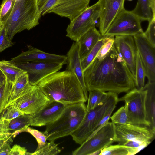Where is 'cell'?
<instances>
[{"label": "cell", "instance_id": "83f0119b", "mask_svg": "<svg viewBox=\"0 0 155 155\" xmlns=\"http://www.w3.org/2000/svg\"><path fill=\"white\" fill-rule=\"evenodd\" d=\"M61 150L58 146V144L54 143V141L47 142L43 146L36 149L33 153L27 152V155H56L59 154Z\"/></svg>", "mask_w": 155, "mask_h": 155}, {"label": "cell", "instance_id": "60d3db41", "mask_svg": "<svg viewBox=\"0 0 155 155\" xmlns=\"http://www.w3.org/2000/svg\"><path fill=\"white\" fill-rule=\"evenodd\" d=\"M151 142L138 140H129L125 142L123 145L131 148H136L141 147H146L151 143Z\"/></svg>", "mask_w": 155, "mask_h": 155}, {"label": "cell", "instance_id": "ba28073f", "mask_svg": "<svg viewBox=\"0 0 155 155\" xmlns=\"http://www.w3.org/2000/svg\"><path fill=\"white\" fill-rule=\"evenodd\" d=\"M114 124L107 122L72 153L73 155H90L111 145L115 137Z\"/></svg>", "mask_w": 155, "mask_h": 155}, {"label": "cell", "instance_id": "7bdbcfd3", "mask_svg": "<svg viewBox=\"0 0 155 155\" xmlns=\"http://www.w3.org/2000/svg\"><path fill=\"white\" fill-rule=\"evenodd\" d=\"M11 148L8 142L0 149V155H9Z\"/></svg>", "mask_w": 155, "mask_h": 155}, {"label": "cell", "instance_id": "6da1fadb", "mask_svg": "<svg viewBox=\"0 0 155 155\" xmlns=\"http://www.w3.org/2000/svg\"><path fill=\"white\" fill-rule=\"evenodd\" d=\"M83 74L87 91L97 90L118 94L135 87L134 78L114 44L103 59L95 57Z\"/></svg>", "mask_w": 155, "mask_h": 155}, {"label": "cell", "instance_id": "d4e9b609", "mask_svg": "<svg viewBox=\"0 0 155 155\" xmlns=\"http://www.w3.org/2000/svg\"><path fill=\"white\" fill-rule=\"evenodd\" d=\"M29 85L27 72L21 74L12 86L10 97L5 108L17 98Z\"/></svg>", "mask_w": 155, "mask_h": 155}, {"label": "cell", "instance_id": "b9f144b4", "mask_svg": "<svg viewBox=\"0 0 155 155\" xmlns=\"http://www.w3.org/2000/svg\"><path fill=\"white\" fill-rule=\"evenodd\" d=\"M27 153V150L25 147L15 144L11 148L9 155H26Z\"/></svg>", "mask_w": 155, "mask_h": 155}, {"label": "cell", "instance_id": "d590c367", "mask_svg": "<svg viewBox=\"0 0 155 155\" xmlns=\"http://www.w3.org/2000/svg\"><path fill=\"white\" fill-rule=\"evenodd\" d=\"M25 132L29 133L36 139L38 143L37 149L40 148L47 142L46 136L44 131L41 132L28 127Z\"/></svg>", "mask_w": 155, "mask_h": 155}, {"label": "cell", "instance_id": "f546056e", "mask_svg": "<svg viewBox=\"0 0 155 155\" xmlns=\"http://www.w3.org/2000/svg\"><path fill=\"white\" fill-rule=\"evenodd\" d=\"M12 86V84L6 79L5 82L0 86V115L8 101Z\"/></svg>", "mask_w": 155, "mask_h": 155}, {"label": "cell", "instance_id": "9a60e30c", "mask_svg": "<svg viewBox=\"0 0 155 155\" xmlns=\"http://www.w3.org/2000/svg\"><path fill=\"white\" fill-rule=\"evenodd\" d=\"M28 50L11 59L14 63L27 62H43L58 63L63 65L67 63L66 56L49 53L44 52L31 45H28Z\"/></svg>", "mask_w": 155, "mask_h": 155}, {"label": "cell", "instance_id": "4dcf8cb0", "mask_svg": "<svg viewBox=\"0 0 155 155\" xmlns=\"http://www.w3.org/2000/svg\"><path fill=\"white\" fill-rule=\"evenodd\" d=\"M128 147L118 144L110 145L102 149L100 155H128Z\"/></svg>", "mask_w": 155, "mask_h": 155}, {"label": "cell", "instance_id": "44dd1931", "mask_svg": "<svg viewBox=\"0 0 155 155\" xmlns=\"http://www.w3.org/2000/svg\"><path fill=\"white\" fill-rule=\"evenodd\" d=\"M144 87L147 90L145 107L147 120L149 127L155 134V81H148Z\"/></svg>", "mask_w": 155, "mask_h": 155}, {"label": "cell", "instance_id": "7c38bea8", "mask_svg": "<svg viewBox=\"0 0 155 155\" xmlns=\"http://www.w3.org/2000/svg\"><path fill=\"white\" fill-rule=\"evenodd\" d=\"M114 142L123 145L129 140H138L151 141L155 137L154 134L147 127L127 124H114Z\"/></svg>", "mask_w": 155, "mask_h": 155}, {"label": "cell", "instance_id": "681fc988", "mask_svg": "<svg viewBox=\"0 0 155 155\" xmlns=\"http://www.w3.org/2000/svg\"></svg>", "mask_w": 155, "mask_h": 155}, {"label": "cell", "instance_id": "8d00e7d4", "mask_svg": "<svg viewBox=\"0 0 155 155\" xmlns=\"http://www.w3.org/2000/svg\"><path fill=\"white\" fill-rule=\"evenodd\" d=\"M60 0H38V5L41 15L48 13L49 11L55 6Z\"/></svg>", "mask_w": 155, "mask_h": 155}, {"label": "cell", "instance_id": "7a4b0ae2", "mask_svg": "<svg viewBox=\"0 0 155 155\" xmlns=\"http://www.w3.org/2000/svg\"><path fill=\"white\" fill-rule=\"evenodd\" d=\"M50 101L67 105L87 101L82 87L75 75L65 70L48 76L37 84Z\"/></svg>", "mask_w": 155, "mask_h": 155}, {"label": "cell", "instance_id": "3957f363", "mask_svg": "<svg viewBox=\"0 0 155 155\" xmlns=\"http://www.w3.org/2000/svg\"><path fill=\"white\" fill-rule=\"evenodd\" d=\"M41 16L38 0H15L11 13L4 25L9 39L12 41L16 34L38 25Z\"/></svg>", "mask_w": 155, "mask_h": 155}, {"label": "cell", "instance_id": "d6a6232c", "mask_svg": "<svg viewBox=\"0 0 155 155\" xmlns=\"http://www.w3.org/2000/svg\"><path fill=\"white\" fill-rule=\"evenodd\" d=\"M104 42L96 57L98 60L104 58L109 53L114 42V37L104 36Z\"/></svg>", "mask_w": 155, "mask_h": 155}, {"label": "cell", "instance_id": "8fae6325", "mask_svg": "<svg viewBox=\"0 0 155 155\" xmlns=\"http://www.w3.org/2000/svg\"><path fill=\"white\" fill-rule=\"evenodd\" d=\"M145 73L150 82L155 81V46L146 38L143 32L133 36Z\"/></svg>", "mask_w": 155, "mask_h": 155}, {"label": "cell", "instance_id": "8992f818", "mask_svg": "<svg viewBox=\"0 0 155 155\" xmlns=\"http://www.w3.org/2000/svg\"><path fill=\"white\" fill-rule=\"evenodd\" d=\"M147 92L144 87L141 89L135 87L119 98V102H125L128 124L149 128L150 124L147 120L145 107Z\"/></svg>", "mask_w": 155, "mask_h": 155}, {"label": "cell", "instance_id": "ab89813d", "mask_svg": "<svg viewBox=\"0 0 155 155\" xmlns=\"http://www.w3.org/2000/svg\"><path fill=\"white\" fill-rule=\"evenodd\" d=\"M10 121L0 117V140L10 138L8 127Z\"/></svg>", "mask_w": 155, "mask_h": 155}, {"label": "cell", "instance_id": "30bf717a", "mask_svg": "<svg viewBox=\"0 0 155 155\" xmlns=\"http://www.w3.org/2000/svg\"><path fill=\"white\" fill-rule=\"evenodd\" d=\"M100 8L97 2L88 7L72 21H70L66 31V36L75 42L91 28L95 25L99 18Z\"/></svg>", "mask_w": 155, "mask_h": 155}, {"label": "cell", "instance_id": "603a6c76", "mask_svg": "<svg viewBox=\"0 0 155 155\" xmlns=\"http://www.w3.org/2000/svg\"><path fill=\"white\" fill-rule=\"evenodd\" d=\"M0 70L6 79L13 85L19 77L26 72L15 65L10 61H0Z\"/></svg>", "mask_w": 155, "mask_h": 155}, {"label": "cell", "instance_id": "e0dca14e", "mask_svg": "<svg viewBox=\"0 0 155 155\" xmlns=\"http://www.w3.org/2000/svg\"><path fill=\"white\" fill-rule=\"evenodd\" d=\"M66 105L55 101H50L37 112L30 114L31 126H46L55 121L61 115Z\"/></svg>", "mask_w": 155, "mask_h": 155}, {"label": "cell", "instance_id": "ffe728a7", "mask_svg": "<svg viewBox=\"0 0 155 155\" xmlns=\"http://www.w3.org/2000/svg\"><path fill=\"white\" fill-rule=\"evenodd\" d=\"M102 37L94 25L80 38L77 42L81 60L87 55Z\"/></svg>", "mask_w": 155, "mask_h": 155}, {"label": "cell", "instance_id": "1f68e13d", "mask_svg": "<svg viewBox=\"0 0 155 155\" xmlns=\"http://www.w3.org/2000/svg\"><path fill=\"white\" fill-rule=\"evenodd\" d=\"M104 39V36L100 39L87 55L81 60V64L84 71L96 57L99 49L103 45Z\"/></svg>", "mask_w": 155, "mask_h": 155}, {"label": "cell", "instance_id": "7dc6e473", "mask_svg": "<svg viewBox=\"0 0 155 155\" xmlns=\"http://www.w3.org/2000/svg\"><path fill=\"white\" fill-rule=\"evenodd\" d=\"M1 25L0 24V28H1Z\"/></svg>", "mask_w": 155, "mask_h": 155}, {"label": "cell", "instance_id": "ac0fdd59", "mask_svg": "<svg viewBox=\"0 0 155 155\" xmlns=\"http://www.w3.org/2000/svg\"><path fill=\"white\" fill-rule=\"evenodd\" d=\"M90 0H60L48 12L72 21L89 7Z\"/></svg>", "mask_w": 155, "mask_h": 155}, {"label": "cell", "instance_id": "f1b7e54d", "mask_svg": "<svg viewBox=\"0 0 155 155\" xmlns=\"http://www.w3.org/2000/svg\"><path fill=\"white\" fill-rule=\"evenodd\" d=\"M15 0H2L0 6V24L4 25L9 18Z\"/></svg>", "mask_w": 155, "mask_h": 155}, {"label": "cell", "instance_id": "d6986e66", "mask_svg": "<svg viewBox=\"0 0 155 155\" xmlns=\"http://www.w3.org/2000/svg\"><path fill=\"white\" fill-rule=\"evenodd\" d=\"M67 66L66 70L74 73L78 78L83 89L86 98L87 100L88 95L84 77L83 70L80 58L79 48L77 42H73L66 55Z\"/></svg>", "mask_w": 155, "mask_h": 155}, {"label": "cell", "instance_id": "74e56055", "mask_svg": "<svg viewBox=\"0 0 155 155\" xmlns=\"http://www.w3.org/2000/svg\"><path fill=\"white\" fill-rule=\"evenodd\" d=\"M14 44L8 38L4 25H1L0 29V53Z\"/></svg>", "mask_w": 155, "mask_h": 155}, {"label": "cell", "instance_id": "9c48e42d", "mask_svg": "<svg viewBox=\"0 0 155 155\" xmlns=\"http://www.w3.org/2000/svg\"><path fill=\"white\" fill-rule=\"evenodd\" d=\"M140 20L131 11L124 8L115 18L103 36H134L143 32Z\"/></svg>", "mask_w": 155, "mask_h": 155}, {"label": "cell", "instance_id": "7402d4cb", "mask_svg": "<svg viewBox=\"0 0 155 155\" xmlns=\"http://www.w3.org/2000/svg\"><path fill=\"white\" fill-rule=\"evenodd\" d=\"M155 0H138L134 9L131 11L142 22H149L155 18Z\"/></svg>", "mask_w": 155, "mask_h": 155}, {"label": "cell", "instance_id": "f35d334b", "mask_svg": "<svg viewBox=\"0 0 155 155\" xmlns=\"http://www.w3.org/2000/svg\"><path fill=\"white\" fill-rule=\"evenodd\" d=\"M143 34L146 39L155 46V18L149 22L147 29Z\"/></svg>", "mask_w": 155, "mask_h": 155}, {"label": "cell", "instance_id": "f6af8a7d", "mask_svg": "<svg viewBox=\"0 0 155 155\" xmlns=\"http://www.w3.org/2000/svg\"><path fill=\"white\" fill-rule=\"evenodd\" d=\"M10 138L2 140H0V149L2 146L7 142L8 141Z\"/></svg>", "mask_w": 155, "mask_h": 155}, {"label": "cell", "instance_id": "4fadbf2b", "mask_svg": "<svg viewBox=\"0 0 155 155\" xmlns=\"http://www.w3.org/2000/svg\"><path fill=\"white\" fill-rule=\"evenodd\" d=\"M13 63L27 72L29 83L32 85H37L48 76L58 71L63 65L58 63L43 62Z\"/></svg>", "mask_w": 155, "mask_h": 155}, {"label": "cell", "instance_id": "4316f807", "mask_svg": "<svg viewBox=\"0 0 155 155\" xmlns=\"http://www.w3.org/2000/svg\"><path fill=\"white\" fill-rule=\"evenodd\" d=\"M145 73L139 53L137 51L136 61V75L135 78V88L142 89L145 85Z\"/></svg>", "mask_w": 155, "mask_h": 155}, {"label": "cell", "instance_id": "836d02e7", "mask_svg": "<svg viewBox=\"0 0 155 155\" xmlns=\"http://www.w3.org/2000/svg\"><path fill=\"white\" fill-rule=\"evenodd\" d=\"M112 122L114 124H128L127 113L125 106L119 109L110 116Z\"/></svg>", "mask_w": 155, "mask_h": 155}, {"label": "cell", "instance_id": "bcb514c9", "mask_svg": "<svg viewBox=\"0 0 155 155\" xmlns=\"http://www.w3.org/2000/svg\"><path fill=\"white\" fill-rule=\"evenodd\" d=\"M101 150H99L94 152L91 153L90 155H100Z\"/></svg>", "mask_w": 155, "mask_h": 155}, {"label": "cell", "instance_id": "c3c4849f", "mask_svg": "<svg viewBox=\"0 0 155 155\" xmlns=\"http://www.w3.org/2000/svg\"></svg>", "mask_w": 155, "mask_h": 155}, {"label": "cell", "instance_id": "ee69618b", "mask_svg": "<svg viewBox=\"0 0 155 155\" xmlns=\"http://www.w3.org/2000/svg\"><path fill=\"white\" fill-rule=\"evenodd\" d=\"M6 81V78L0 70V86L3 84Z\"/></svg>", "mask_w": 155, "mask_h": 155}, {"label": "cell", "instance_id": "e575fe53", "mask_svg": "<svg viewBox=\"0 0 155 155\" xmlns=\"http://www.w3.org/2000/svg\"><path fill=\"white\" fill-rule=\"evenodd\" d=\"M24 113L17 107L9 105L5 108L0 115V117L10 121Z\"/></svg>", "mask_w": 155, "mask_h": 155}, {"label": "cell", "instance_id": "5b68a950", "mask_svg": "<svg viewBox=\"0 0 155 155\" xmlns=\"http://www.w3.org/2000/svg\"><path fill=\"white\" fill-rule=\"evenodd\" d=\"M119 102L118 94L107 92V96L102 103L93 109L87 111L81 123L70 135L73 140L80 145L85 142L95 130L98 124L110 110L115 108Z\"/></svg>", "mask_w": 155, "mask_h": 155}, {"label": "cell", "instance_id": "484cf974", "mask_svg": "<svg viewBox=\"0 0 155 155\" xmlns=\"http://www.w3.org/2000/svg\"><path fill=\"white\" fill-rule=\"evenodd\" d=\"M88 97V102L86 106L87 111L94 109L102 103L107 96V92H104L97 90H90Z\"/></svg>", "mask_w": 155, "mask_h": 155}, {"label": "cell", "instance_id": "52a82bcc", "mask_svg": "<svg viewBox=\"0 0 155 155\" xmlns=\"http://www.w3.org/2000/svg\"><path fill=\"white\" fill-rule=\"evenodd\" d=\"M50 101L49 98L37 85L30 84L7 107L13 106L19 109L24 114H31L39 111Z\"/></svg>", "mask_w": 155, "mask_h": 155}, {"label": "cell", "instance_id": "5bb4252c", "mask_svg": "<svg viewBox=\"0 0 155 155\" xmlns=\"http://www.w3.org/2000/svg\"><path fill=\"white\" fill-rule=\"evenodd\" d=\"M125 0H99L100 8L99 31L102 36L106 33L119 13L124 8Z\"/></svg>", "mask_w": 155, "mask_h": 155}, {"label": "cell", "instance_id": "cb8c5ba5", "mask_svg": "<svg viewBox=\"0 0 155 155\" xmlns=\"http://www.w3.org/2000/svg\"><path fill=\"white\" fill-rule=\"evenodd\" d=\"M31 119L30 114H24L12 120L9 123L8 129L12 136L14 137L18 133L25 132L31 126Z\"/></svg>", "mask_w": 155, "mask_h": 155}, {"label": "cell", "instance_id": "2e32d148", "mask_svg": "<svg viewBox=\"0 0 155 155\" xmlns=\"http://www.w3.org/2000/svg\"><path fill=\"white\" fill-rule=\"evenodd\" d=\"M114 45L121 55L135 79L137 50L133 36H115Z\"/></svg>", "mask_w": 155, "mask_h": 155}, {"label": "cell", "instance_id": "277c9868", "mask_svg": "<svg viewBox=\"0 0 155 155\" xmlns=\"http://www.w3.org/2000/svg\"><path fill=\"white\" fill-rule=\"evenodd\" d=\"M87 112L85 102L66 105L58 118L46 126L44 132L47 140L55 141L70 135L80 125Z\"/></svg>", "mask_w": 155, "mask_h": 155}]
</instances>
